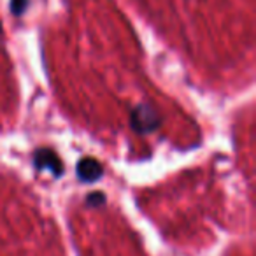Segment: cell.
<instances>
[{"instance_id": "obj_1", "label": "cell", "mask_w": 256, "mask_h": 256, "mask_svg": "<svg viewBox=\"0 0 256 256\" xmlns=\"http://www.w3.org/2000/svg\"><path fill=\"white\" fill-rule=\"evenodd\" d=\"M132 124L137 132L148 134L158 126V116L153 107L139 106L136 107V110H132Z\"/></svg>"}, {"instance_id": "obj_2", "label": "cell", "mask_w": 256, "mask_h": 256, "mask_svg": "<svg viewBox=\"0 0 256 256\" xmlns=\"http://www.w3.org/2000/svg\"><path fill=\"white\" fill-rule=\"evenodd\" d=\"M36 167L37 168H46V170H51L53 176H62L64 174V167H62V162L53 151H37L36 153Z\"/></svg>"}, {"instance_id": "obj_3", "label": "cell", "mask_w": 256, "mask_h": 256, "mask_svg": "<svg viewBox=\"0 0 256 256\" xmlns=\"http://www.w3.org/2000/svg\"><path fill=\"white\" fill-rule=\"evenodd\" d=\"M78 176L81 181L93 182L102 176V165L93 158H82L78 165Z\"/></svg>"}, {"instance_id": "obj_4", "label": "cell", "mask_w": 256, "mask_h": 256, "mask_svg": "<svg viewBox=\"0 0 256 256\" xmlns=\"http://www.w3.org/2000/svg\"><path fill=\"white\" fill-rule=\"evenodd\" d=\"M88 204L90 206H100V204H104V195L102 193H92L88 196Z\"/></svg>"}]
</instances>
